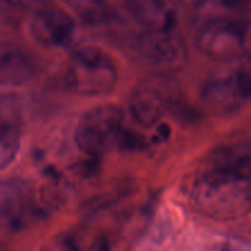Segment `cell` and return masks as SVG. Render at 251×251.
Listing matches in <instances>:
<instances>
[{
  "label": "cell",
  "mask_w": 251,
  "mask_h": 251,
  "mask_svg": "<svg viewBox=\"0 0 251 251\" xmlns=\"http://www.w3.org/2000/svg\"><path fill=\"white\" fill-rule=\"evenodd\" d=\"M202 98L205 104L217 114H228L237 110L247 97L238 86L234 75L215 78L203 87Z\"/></svg>",
  "instance_id": "8fae6325"
},
{
  "label": "cell",
  "mask_w": 251,
  "mask_h": 251,
  "mask_svg": "<svg viewBox=\"0 0 251 251\" xmlns=\"http://www.w3.org/2000/svg\"><path fill=\"white\" fill-rule=\"evenodd\" d=\"M44 215L31 183L22 179L0 181V233L21 232Z\"/></svg>",
  "instance_id": "5b68a950"
},
{
  "label": "cell",
  "mask_w": 251,
  "mask_h": 251,
  "mask_svg": "<svg viewBox=\"0 0 251 251\" xmlns=\"http://www.w3.org/2000/svg\"><path fill=\"white\" fill-rule=\"evenodd\" d=\"M135 48L146 65L162 70L181 65L186 59L185 43L172 27L149 28L140 34Z\"/></svg>",
  "instance_id": "52a82bcc"
},
{
  "label": "cell",
  "mask_w": 251,
  "mask_h": 251,
  "mask_svg": "<svg viewBox=\"0 0 251 251\" xmlns=\"http://www.w3.org/2000/svg\"><path fill=\"white\" fill-rule=\"evenodd\" d=\"M73 17L60 9H49L34 16L31 24V33L44 47L68 46L75 32Z\"/></svg>",
  "instance_id": "ba28073f"
},
{
  "label": "cell",
  "mask_w": 251,
  "mask_h": 251,
  "mask_svg": "<svg viewBox=\"0 0 251 251\" xmlns=\"http://www.w3.org/2000/svg\"><path fill=\"white\" fill-rule=\"evenodd\" d=\"M117 80V68L112 59L93 47L76 50L64 74L66 90L85 97H97L112 92Z\"/></svg>",
  "instance_id": "7a4b0ae2"
},
{
  "label": "cell",
  "mask_w": 251,
  "mask_h": 251,
  "mask_svg": "<svg viewBox=\"0 0 251 251\" xmlns=\"http://www.w3.org/2000/svg\"><path fill=\"white\" fill-rule=\"evenodd\" d=\"M21 144V124L16 103L0 95V169L6 168L17 156Z\"/></svg>",
  "instance_id": "30bf717a"
},
{
  "label": "cell",
  "mask_w": 251,
  "mask_h": 251,
  "mask_svg": "<svg viewBox=\"0 0 251 251\" xmlns=\"http://www.w3.org/2000/svg\"><path fill=\"white\" fill-rule=\"evenodd\" d=\"M180 100V87L173 77L154 75L137 83L130 96L129 110L144 126L157 124Z\"/></svg>",
  "instance_id": "277c9868"
},
{
  "label": "cell",
  "mask_w": 251,
  "mask_h": 251,
  "mask_svg": "<svg viewBox=\"0 0 251 251\" xmlns=\"http://www.w3.org/2000/svg\"><path fill=\"white\" fill-rule=\"evenodd\" d=\"M227 6H239V5H244L250 2L251 0H221Z\"/></svg>",
  "instance_id": "9a60e30c"
},
{
  "label": "cell",
  "mask_w": 251,
  "mask_h": 251,
  "mask_svg": "<svg viewBox=\"0 0 251 251\" xmlns=\"http://www.w3.org/2000/svg\"><path fill=\"white\" fill-rule=\"evenodd\" d=\"M238 86L242 90L243 95L248 98L251 97V47L245 50L240 60L239 66L234 74Z\"/></svg>",
  "instance_id": "4fadbf2b"
},
{
  "label": "cell",
  "mask_w": 251,
  "mask_h": 251,
  "mask_svg": "<svg viewBox=\"0 0 251 251\" xmlns=\"http://www.w3.org/2000/svg\"><path fill=\"white\" fill-rule=\"evenodd\" d=\"M247 25L234 20L221 19L208 22L198 37L199 48L213 60H230L245 53Z\"/></svg>",
  "instance_id": "8992f818"
},
{
  "label": "cell",
  "mask_w": 251,
  "mask_h": 251,
  "mask_svg": "<svg viewBox=\"0 0 251 251\" xmlns=\"http://www.w3.org/2000/svg\"><path fill=\"white\" fill-rule=\"evenodd\" d=\"M41 251H90L87 243L73 233L56 235Z\"/></svg>",
  "instance_id": "7c38bea8"
},
{
  "label": "cell",
  "mask_w": 251,
  "mask_h": 251,
  "mask_svg": "<svg viewBox=\"0 0 251 251\" xmlns=\"http://www.w3.org/2000/svg\"><path fill=\"white\" fill-rule=\"evenodd\" d=\"M85 1H88V2H95V4H97V2H100V0H85Z\"/></svg>",
  "instance_id": "2e32d148"
},
{
  "label": "cell",
  "mask_w": 251,
  "mask_h": 251,
  "mask_svg": "<svg viewBox=\"0 0 251 251\" xmlns=\"http://www.w3.org/2000/svg\"><path fill=\"white\" fill-rule=\"evenodd\" d=\"M194 210L216 221H229L251 210V154L221 147L199 167L191 190Z\"/></svg>",
  "instance_id": "6da1fadb"
},
{
  "label": "cell",
  "mask_w": 251,
  "mask_h": 251,
  "mask_svg": "<svg viewBox=\"0 0 251 251\" xmlns=\"http://www.w3.org/2000/svg\"><path fill=\"white\" fill-rule=\"evenodd\" d=\"M213 251H251V240L242 237H233L223 240Z\"/></svg>",
  "instance_id": "5bb4252c"
},
{
  "label": "cell",
  "mask_w": 251,
  "mask_h": 251,
  "mask_svg": "<svg viewBox=\"0 0 251 251\" xmlns=\"http://www.w3.org/2000/svg\"><path fill=\"white\" fill-rule=\"evenodd\" d=\"M38 71L36 60L12 44H0V86H22L33 80Z\"/></svg>",
  "instance_id": "9c48e42d"
},
{
  "label": "cell",
  "mask_w": 251,
  "mask_h": 251,
  "mask_svg": "<svg viewBox=\"0 0 251 251\" xmlns=\"http://www.w3.org/2000/svg\"><path fill=\"white\" fill-rule=\"evenodd\" d=\"M126 136L124 112L114 104L98 105L87 110L75 130L78 150L90 157L102 156L118 145L124 146Z\"/></svg>",
  "instance_id": "3957f363"
}]
</instances>
